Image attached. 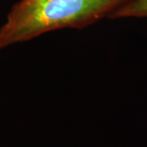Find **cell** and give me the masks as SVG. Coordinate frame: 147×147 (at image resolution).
I'll return each mask as SVG.
<instances>
[{
	"instance_id": "cell-1",
	"label": "cell",
	"mask_w": 147,
	"mask_h": 147,
	"mask_svg": "<svg viewBox=\"0 0 147 147\" xmlns=\"http://www.w3.org/2000/svg\"><path fill=\"white\" fill-rule=\"evenodd\" d=\"M124 0H20L0 27V49L47 32L82 28L100 20Z\"/></svg>"
},
{
	"instance_id": "cell-2",
	"label": "cell",
	"mask_w": 147,
	"mask_h": 147,
	"mask_svg": "<svg viewBox=\"0 0 147 147\" xmlns=\"http://www.w3.org/2000/svg\"><path fill=\"white\" fill-rule=\"evenodd\" d=\"M109 16L117 18H147V0H128L114 10Z\"/></svg>"
},
{
	"instance_id": "cell-3",
	"label": "cell",
	"mask_w": 147,
	"mask_h": 147,
	"mask_svg": "<svg viewBox=\"0 0 147 147\" xmlns=\"http://www.w3.org/2000/svg\"><path fill=\"white\" fill-rule=\"evenodd\" d=\"M124 1H125V2H126V1H127V0H124Z\"/></svg>"
}]
</instances>
